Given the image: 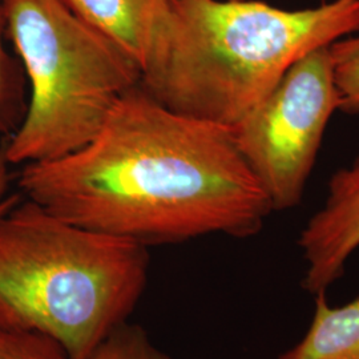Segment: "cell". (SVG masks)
Returning <instances> with one entry per match:
<instances>
[{
    "label": "cell",
    "instance_id": "cell-9",
    "mask_svg": "<svg viewBox=\"0 0 359 359\" xmlns=\"http://www.w3.org/2000/svg\"><path fill=\"white\" fill-rule=\"evenodd\" d=\"M339 109L359 112V35L339 39L330 47Z\"/></svg>",
    "mask_w": 359,
    "mask_h": 359
},
{
    "label": "cell",
    "instance_id": "cell-4",
    "mask_svg": "<svg viewBox=\"0 0 359 359\" xmlns=\"http://www.w3.org/2000/svg\"><path fill=\"white\" fill-rule=\"evenodd\" d=\"M0 11L31 87L25 118L4 145L8 163L76 152L142 83L140 65L62 0H0Z\"/></svg>",
    "mask_w": 359,
    "mask_h": 359
},
{
    "label": "cell",
    "instance_id": "cell-5",
    "mask_svg": "<svg viewBox=\"0 0 359 359\" xmlns=\"http://www.w3.org/2000/svg\"><path fill=\"white\" fill-rule=\"evenodd\" d=\"M329 47L292 65L269 96L233 128L273 210L301 203L325 130L339 109Z\"/></svg>",
    "mask_w": 359,
    "mask_h": 359
},
{
    "label": "cell",
    "instance_id": "cell-7",
    "mask_svg": "<svg viewBox=\"0 0 359 359\" xmlns=\"http://www.w3.org/2000/svg\"><path fill=\"white\" fill-rule=\"evenodd\" d=\"M84 22L112 39L140 65L163 35L175 0H62Z\"/></svg>",
    "mask_w": 359,
    "mask_h": 359
},
{
    "label": "cell",
    "instance_id": "cell-10",
    "mask_svg": "<svg viewBox=\"0 0 359 359\" xmlns=\"http://www.w3.org/2000/svg\"><path fill=\"white\" fill-rule=\"evenodd\" d=\"M90 359H170L154 345L139 325L127 322L117 327Z\"/></svg>",
    "mask_w": 359,
    "mask_h": 359
},
{
    "label": "cell",
    "instance_id": "cell-6",
    "mask_svg": "<svg viewBox=\"0 0 359 359\" xmlns=\"http://www.w3.org/2000/svg\"><path fill=\"white\" fill-rule=\"evenodd\" d=\"M297 245L306 262L302 287L313 297L327 293L359 248V156L334 173L323 204L309 218Z\"/></svg>",
    "mask_w": 359,
    "mask_h": 359
},
{
    "label": "cell",
    "instance_id": "cell-13",
    "mask_svg": "<svg viewBox=\"0 0 359 359\" xmlns=\"http://www.w3.org/2000/svg\"><path fill=\"white\" fill-rule=\"evenodd\" d=\"M10 163L4 154V147L0 148V217L11 209L18 201L19 197L8 194L10 188Z\"/></svg>",
    "mask_w": 359,
    "mask_h": 359
},
{
    "label": "cell",
    "instance_id": "cell-12",
    "mask_svg": "<svg viewBox=\"0 0 359 359\" xmlns=\"http://www.w3.org/2000/svg\"><path fill=\"white\" fill-rule=\"evenodd\" d=\"M0 359H68L53 339L0 327Z\"/></svg>",
    "mask_w": 359,
    "mask_h": 359
},
{
    "label": "cell",
    "instance_id": "cell-8",
    "mask_svg": "<svg viewBox=\"0 0 359 359\" xmlns=\"http://www.w3.org/2000/svg\"><path fill=\"white\" fill-rule=\"evenodd\" d=\"M277 359H359V298L333 306L327 293L314 295L308 332Z\"/></svg>",
    "mask_w": 359,
    "mask_h": 359
},
{
    "label": "cell",
    "instance_id": "cell-11",
    "mask_svg": "<svg viewBox=\"0 0 359 359\" xmlns=\"http://www.w3.org/2000/svg\"><path fill=\"white\" fill-rule=\"evenodd\" d=\"M4 25L0 11V133H6L16 124V115L22 104V77L19 67L3 44Z\"/></svg>",
    "mask_w": 359,
    "mask_h": 359
},
{
    "label": "cell",
    "instance_id": "cell-1",
    "mask_svg": "<svg viewBox=\"0 0 359 359\" xmlns=\"http://www.w3.org/2000/svg\"><path fill=\"white\" fill-rule=\"evenodd\" d=\"M27 200L77 226L137 244L249 238L274 212L234 130L181 115L142 84L86 147L23 165Z\"/></svg>",
    "mask_w": 359,
    "mask_h": 359
},
{
    "label": "cell",
    "instance_id": "cell-2",
    "mask_svg": "<svg viewBox=\"0 0 359 359\" xmlns=\"http://www.w3.org/2000/svg\"><path fill=\"white\" fill-rule=\"evenodd\" d=\"M359 31V0L283 10L255 0H175L142 69L168 109L236 128L301 57Z\"/></svg>",
    "mask_w": 359,
    "mask_h": 359
},
{
    "label": "cell",
    "instance_id": "cell-3",
    "mask_svg": "<svg viewBox=\"0 0 359 359\" xmlns=\"http://www.w3.org/2000/svg\"><path fill=\"white\" fill-rule=\"evenodd\" d=\"M149 276L147 246L90 231L38 204L0 217V327L46 335L90 359L128 322Z\"/></svg>",
    "mask_w": 359,
    "mask_h": 359
}]
</instances>
